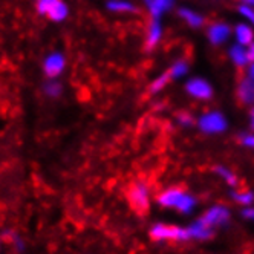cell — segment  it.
Instances as JSON below:
<instances>
[{
  "mask_svg": "<svg viewBox=\"0 0 254 254\" xmlns=\"http://www.w3.org/2000/svg\"><path fill=\"white\" fill-rule=\"evenodd\" d=\"M0 239H2L3 242H6L17 254H22L26 250V242L23 241V238L19 233L11 230V228H5L2 233H0Z\"/></svg>",
  "mask_w": 254,
  "mask_h": 254,
  "instance_id": "cell-11",
  "label": "cell"
},
{
  "mask_svg": "<svg viewBox=\"0 0 254 254\" xmlns=\"http://www.w3.org/2000/svg\"><path fill=\"white\" fill-rule=\"evenodd\" d=\"M127 201L136 213H146L152 205V190L146 181H135L127 187Z\"/></svg>",
  "mask_w": 254,
  "mask_h": 254,
  "instance_id": "cell-3",
  "label": "cell"
},
{
  "mask_svg": "<svg viewBox=\"0 0 254 254\" xmlns=\"http://www.w3.org/2000/svg\"><path fill=\"white\" fill-rule=\"evenodd\" d=\"M106 9L115 14H132V12H136L138 8L130 0H107Z\"/></svg>",
  "mask_w": 254,
  "mask_h": 254,
  "instance_id": "cell-16",
  "label": "cell"
},
{
  "mask_svg": "<svg viewBox=\"0 0 254 254\" xmlns=\"http://www.w3.org/2000/svg\"><path fill=\"white\" fill-rule=\"evenodd\" d=\"M189 63L186 60H176L167 70V74L170 75L172 80H179V78H184L189 74Z\"/></svg>",
  "mask_w": 254,
  "mask_h": 254,
  "instance_id": "cell-22",
  "label": "cell"
},
{
  "mask_svg": "<svg viewBox=\"0 0 254 254\" xmlns=\"http://www.w3.org/2000/svg\"><path fill=\"white\" fill-rule=\"evenodd\" d=\"M231 35V28L224 23V22H216V23H211L210 28L207 29V37H208V42L214 46H221L224 45L225 42H228Z\"/></svg>",
  "mask_w": 254,
  "mask_h": 254,
  "instance_id": "cell-8",
  "label": "cell"
},
{
  "mask_svg": "<svg viewBox=\"0 0 254 254\" xmlns=\"http://www.w3.org/2000/svg\"><path fill=\"white\" fill-rule=\"evenodd\" d=\"M156 204L161 208L173 210L181 214H191L197 207V199L181 187H167L156 194Z\"/></svg>",
  "mask_w": 254,
  "mask_h": 254,
  "instance_id": "cell-1",
  "label": "cell"
},
{
  "mask_svg": "<svg viewBox=\"0 0 254 254\" xmlns=\"http://www.w3.org/2000/svg\"><path fill=\"white\" fill-rule=\"evenodd\" d=\"M201 219L210 225L213 230L214 228H221V227H225L230 219H231V210L224 205V204H214L211 207H208L204 214L201 216Z\"/></svg>",
  "mask_w": 254,
  "mask_h": 254,
  "instance_id": "cell-5",
  "label": "cell"
},
{
  "mask_svg": "<svg viewBox=\"0 0 254 254\" xmlns=\"http://www.w3.org/2000/svg\"><path fill=\"white\" fill-rule=\"evenodd\" d=\"M57 0H37V3H35V8H37V12L40 15H48L49 9L54 6Z\"/></svg>",
  "mask_w": 254,
  "mask_h": 254,
  "instance_id": "cell-25",
  "label": "cell"
},
{
  "mask_svg": "<svg viewBox=\"0 0 254 254\" xmlns=\"http://www.w3.org/2000/svg\"><path fill=\"white\" fill-rule=\"evenodd\" d=\"M244 3L248 5V6H253L254 8V0H244Z\"/></svg>",
  "mask_w": 254,
  "mask_h": 254,
  "instance_id": "cell-32",
  "label": "cell"
},
{
  "mask_svg": "<svg viewBox=\"0 0 254 254\" xmlns=\"http://www.w3.org/2000/svg\"><path fill=\"white\" fill-rule=\"evenodd\" d=\"M162 39V25H161V19H152L147 28V34H146V48L150 51L153 48L158 46V43Z\"/></svg>",
  "mask_w": 254,
  "mask_h": 254,
  "instance_id": "cell-13",
  "label": "cell"
},
{
  "mask_svg": "<svg viewBox=\"0 0 254 254\" xmlns=\"http://www.w3.org/2000/svg\"><path fill=\"white\" fill-rule=\"evenodd\" d=\"M239 142L245 149H250V150H254V132H247V133H242L239 136Z\"/></svg>",
  "mask_w": 254,
  "mask_h": 254,
  "instance_id": "cell-27",
  "label": "cell"
},
{
  "mask_svg": "<svg viewBox=\"0 0 254 254\" xmlns=\"http://www.w3.org/2000/svg\"><path fill=\"white\" fill-rule=\"evenodd\" d=\"M149 236L155 242H187V241H190L187 227L166 224V222L153 224L149 230Z\"/></svg>",
  "mask_w": 254,
  "mask_h": 254,
  "instance_id": "cell-2",
  "label": "cell"
},
{
  "mask_svg": "<svg viewBox=\"0 0 254 254\" xmlns=\"http://www.w3.org/2000/svg\"><path fill=\"white\" fill-rule=\"evenodd\" d=\"M197 129L205 135H221L228 129V121L219 111H208L196 120Z\"/></svg>",
  "mask_w": 254,
  "mask_h": 254,
  "instance_id": "cell-4",
  "label": "cell"
},
{
  "mask_svg": "<svg viewBox=\"0 0 254 254\" xmlns=\"http://www.w3.org/2000/svg\"><path fill=\"white\" fill-rule=\"evenodd\" d=\"M248 120H250V127H251V130L254 132V106H251V111H250Z\"/></svg>",
  "mask_w": 254,
  "mask_h": 254,
  "instance_id": "cell-30",
  "label": "cell"
},
{
  "mask_svg": "<svg viewBox=\"0 0 254 254\" xmlns=\"http://www.w3.org/2000/svg\"><path fill=\"white\" fill-rule=\"evenodd\" d=\"M238 100L244 106H254V81L248 77L242 78L238 84Z\"/></svg>",
  "mask_w": 254,
  "mask_h": 254,
  "instance_id": "cell-10",
  "label": "cell"
},
{
  "mask_svg": "<svg viewBox=\"0 0 254 254\" xmlns=\"http://www.w3.org/2000/svg\"><path fill=\"white\" fill-rule=\"evenodd\" d=\"M66 69V57L60 51H54L43 60V72L48 78H59Z\"/></svg>",
  "mask_w": 254,
  "mask_h": 254,
  "instance_id": "cell-7",
  "label": "cell"
},
{
  "mask_svg": "<svg viewBox=\"0 0 254 254\" xmlns=\"http://www.w3.org/2000/svg\"><path fill=\"white\" fill-rule=\"evenodd\" d=\"M247 54H248V60H250V63H253V62H254V42H253L250 46H247Z\"/></svg>",
  "mask_w": 254,
  "mask_h": 254,
  "instance_id": "cell-29",
  "label": "cell"
},
{
  "mask_svg": "<svg viewBox=\"0 0 254 254\" xmlns=\"http://www.w3.org/2000/svg\"><path fill=\"white\" fill-rule=\"evenodd\" d=\"M242 217L248 222H253L254 224V205H250V207H244L242 210Z\"/></svg>",
  "mask_w": 254,
  "mask_h": 254,
  "instance_id": "cell-28",
  "label": "cell"
},
{
  "mask_svg": "<svg viewBox=\"0 0 254 254\" xmlns=\"http://www.w3.org/2000/svg\"><path fill=\"white\" fill-rule=\"evenodd\" d=\"M228 56H230V60H231L236 66H238V67H244V66H248V64H250L248 54H247V48L242 46V45L234 43V45L228 49Z\"/></svg>",
  "mask_w": 254,
  "mask_h": 254,
  "instance_id": "cell-17",
  "label": "cell"
},
{
  "mask_svg": "<svg viewBox=\"0 0 254 254\" xmlns=\"http://www.w3.org/2000/svg\"><path fill=\"white\" fill-rule=\"evenodd\" d=\"M234 39H236V43L238 45H242V46H250L253 42H254V29L247 25V23H239L236 25L234 28Z\"/></svg>",
  "mask_w": 254,
  "mask_h": 254,
  "instance_id": "cell-14",
  "label": "cell"
},
{
  "mask_svg": "<svg viewBox=\"0 0 254 254\" xmlns=\"http://www.w3.org/2000/svg\"><path fill=\"white\" fill-rule=\"evenodd\" d=\"M239 14L244 17V19H245L250 25L254 26V8H253V6H248V5L242 3V5L239 6Z\"/></svg>",
  "mask_w": 254,
  "mask_h": 254,
  "instance_id": "cell-26",
  "label": "cell"
},
{
  "mask_svg": "<svg viewBox=\"0 0 254 254\" xmlns=\"http://www.w3.org/2000/svg\"><path fill=\"white\" fill-rule=\"evenodd\" d=\"M69 6L66 2H63V0H57L56 3H54V6L49 9L48 12V17L52 20V22H56V23H62L64 22L67 17H69Z\"/></svg>",
  "mask_w": 254,
  "mask_h": 254,
  "instance_id": "cell-18",
  "label": "cell"
},
{
  "mask_svg": "<svg viewBox=\"0 0 254 254\" xmlns=\"http://www.w3.org/2000/svg\"><path fill=\"white\" fill-rule=\"evenodd\" d=\"M179 17L183 19L190 28H201L205 23L204 15H201L197 11L190 9V8H179L178 11Z\"/></svg>",
  "mask_w": 254,
  "mask_h": 254,
  "instance_id": "cell-15",
  "label": "cell"
},
{
  "mask_svg": "<svg viewBox=\"0 0 254 254\" xmlns=\"http://www.w3.org/2000/svg\"><path fill=\"white\" fill-rule=\"evenodd\" d=\"M175 120H176V124L181 126V127H184V129H187V127H191L193 124H196L194 117L191 114L186 112V111H181L179 114H176Z\"/></svg>",
  "mask_w": 254,
  "mask_h": 254,
  "instance_id": "cell-24",
  "label": "cell"
},
{
  "mask_svg": "<svg viewBox=\"0 0 254 254\" xmlns=\"http://www.w3.org/2000/svg\"><path fill=\"white\" fill-rule=\"evenodd\" d=\"M152 19H161V15L170 11L175 5V0H142Z\"/></svg>",
  "mask_w": 254,
  "mask_h": 254,
  "instance_id": "cell-12",
  "label": "cell"
},
{
  "mask_svg": "<svg viewBox=\"0 0 254 254\" xmlns=\"http://www.w3.org/2000/svg\"><path fill=\"white\" fill-rule=\"evenodd\" d=\"M231 199L242 207H250L254 205V191L253 190H238L234 189L231 191Z\"/></svg>",
  "mask_w": 254,
  "mask_h": 254,
  "instance_id": "cell-20",
  "label": "cell"
},
{
  "mask_svg": "<svg viewBox=\"0 0 254 254\" xmlns=\"http://www.w3.org/2000/svg\"><path fill=\"white\" fill-rule=\"evenodd\" d=\"M43 94L48 98H59L63 94V84L57 78H48L43 84Z\"/></svg>",
  "mask_w": 254,
  "mask_h": 254,
  "instance_id": "cell-21",
  "label": "cell"
},
{
  "mask_svg": "<svg viewBox=\"0 0 254 254\" xmlns=\"http://www.w3.org/2000/svg\"><path fill=\"white\" fill-rule=\"evenodd\" d=\"M184 87H186V92L191 98L199 100V101H207L213 97V86L210 84V81L201 77H193L187 80Z\"/></svg>",
  "mask_w": 254,
  "mask_h": 254,
  "instance_id": "cell-6",
  "label": "cell"
},
{
  "mask_svg": "<svg viewBox=\"0 0 254 254\" xmlns=\"http://www.w3.org/2000/svg\"><path fill=\"white\" fill-rule=\"evenodd\" d=\"M187 231H189V236H190V239L193 241H199V242H204V241H208L213 238V234H214V230L207 225L201 217L196 221H193L190 225H187Z\"/></svg>",
  "mask_w": 254,
  "mask_h": 254,
  "instance_id": "cell-9",
  "label": "cell"
},
{
  "mask_svg": "<svg viewBox=\"0 0 254 254\" xmlns=\"http://www.w3.org/2000/svg\"><path fill=\"white\" fill-rule=\"evenodd\" d=\"M172 81L170 75L167 74V72H164V74H161L159 77H156L152 84H150V94H158L161 92L162 89H166V86Z\"/></svg>",
  "mask_w": 254,
  "mask_h": 254,
  "instance_id": "cell-23",
  "label": "cell"
},
{
  "mask_svg": "<svg viewBox=\"0 0 254 254\" xmlns=\"http://www.w3.org/2000/svg\"><path fill=\"white\" fill-rule=\"evenodd\" d=\"M248 78H251L254 81V62L248 64Z\"/></svg>",
  "mask_w": 254,
  "mask_h": 254,
  "instance_id": "cell-31",
  "label": "cell"
},
{
  "mask_svg": "<svg viewBox=\"0 0 254 254\" xmlns=\"http://www.w3.org/2000/svg\"><path fill=\"white\" fill-rule=\"evenodd\" d=\"M214 173L219 176L228 187L238 189V186H239V178H238V175H236L231 169H228L225 166H216L214 167Z\"/></svg>",
  "mask_w": 254,
  "mask_h": 254,
  "instance_id": "cell-19",
  "label": "cell"
}]
</instances>
